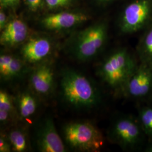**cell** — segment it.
I'll return each instance as SVG.
<instances>
[{
    "label": "cell",
    "mask_w": 152,
    "mask_h": 152,
    "mask_svg": "<svg viewBox=\"0 0 152 152\" xmlns=\"http://www.w3.org/2000/svg\"><path fill=\"white\" fill-rule=\"evenodd\" d=\"M60 86L62 98L73 108H94L102 100L101 94L95 84L81 73L71 68L61 72Z\"/></svg>",
    "instance_id": "cell-1"
},
{
    "label": "cell",
    "mask_w": 152,
    "mask_h": 152,
    "mask_svg": "<svg viewBox=\"0 0 152 152\" xmlns=\"http://www.w3.org/2000/svg\"><path fill=\"white\" fill-rule=\"evenodd\" d=\"M138 64L126 48H120L106 56L100 63L97 75L115 94L124 95L126 85Z\"/></svg>",
    "instance_id": "cell-2"
},
{
    "label": "cell",
    "mask_w": 152,
    "mask_h": 152,
    "mask_svg": "<svg viewBox=\"0 0 152 152\" xmlns=\"http://www.w3.org/2000/svg\"><path fill=\"white\" fill-rule=\"evenodd\" d=\"M108 36L106 22H98L80 31L71 45V54L80 61H88L95 58L103 50Z\"/></svg>",
    "instance_id": "cell-3"
},
{
    "label": "cell",
    "mask_w": 152,
    "mask_h": 152,
    "mask_svg": "<svg viewBox=\"0 0 152 152\" xmlns=\"http://www.w3.org/2000/svg\"><path fill=\"white\" fill-rule=\"evenodd\" d=\"M63 136L71 149L80 152H98L104 144L103 135L89 121H74L63 127Z\"/></svg>",
    "instance_id": "cell-4"
},
{
    "label": "cell",
    "mask_w": 152,
    "mask_h": 152,
    "mask_svg": "<svg viewBox=\"0 0 152 152\" xmlns=\"http://www.w3.org/2000/svg\"><path fill=\"white\" fill-rule=\"evenodd\" d=\"M108 137L109 141L124 150L134 151L141 147L147 137L137 118L122 115L110 125Z\"/></svg>",
    "instance_id": "cell-5"
},
{
    "label": "cell",
    "mask_w": 152,
    "mask_h": 152,
    "mask_svg": "<svg viewBox=\"0 0 152 152\" xmlns=\"http://www.w3.org/2000/svg\"><path fill=\"white\" fill-rule=\"evenodd\" d=\"M152 22V0H134L126 6L121 16L120 29L124 34L144 30Z\"/></svg>",
    "instance_id": "cell-6"
},
{
    "label": "cell",
    "mask_w": 152,
    "mask_h": 152,
    "mask_svg": "<svg viewBox=\"0 0 152 152\" xmlns=\"http://www.w3.org/2000/svg\"><path fill=\"white\" fill-rule=\"evenodd\" d=\"M124 95L138 102L152 98V66L139 62L126 85Z\"/></svg>",
    "instance_id": "cell-7"
},
{
    "label": "cell",
    "mask_w": 152,
    "mask_h": 152,
    "mask_svg": "<svg viewBox=\"0 0 152 152\" xmlns=\"http://www.w3.org/2000/svg\"><path fill=\"white\" fill-rule=\"evenodd\" d=\"M54 51V44L45 36H34L28 38L22 45L21 58L28 65L36 66L45 61Z\"/></svg>",
    "instance_id": "cell-8"
},
{
    "label": "cell",
    "mask_w": 152,
    "mask_h": 152,
    "mask_svg": "<svg viewBox=\"0 0 152 152\" xmlns=\"http://www.w3.org/2000/svg\"><path fill=\"white\" fill-rule=\"evenodd\" d=\"M55 83L54 68L49 61L34 66L31 72L29 86L37 96L47 97L51 95L54 90Z\"/></svg>",
    "instance_id": "cell-9"
},
{
    "label": "cell",
    "mask_w": 152,
    "mask_h": 152,
    "mask_svg": "<svg viewBox=\"0 0 152 152\" xmlns=\"http://www.w3.org/2000/svg\"><path fill=\"white\" fill-rule=\"evenodd\" d=\"M36 131V142L39 152H64V142L56 129L54 121L50 117L45 118Z\"/></svg>",
    "instance_id": "cell-10"
},
{
    "label": "cell",
    "mask_w": 152,
    "mask_h": 152,
    "mask_svg": "<svg viewBox=\"0 0 152 152\" xmlns=\"http://www.w3.org/2000/svg\"><path fill=\"white\" fill-rule=\"evenodd\" d=\"M88 19V15L83 12L60 11L44 16L40 24L47 30L61 32L76 27Z\"/></svg>",
    "instance_id": "cell-11"
},
{
    "label": "cell",
    "mask_w": 152,
    "mask_h": 152,
    "mask_svg": "<svg viewBox=\"0 0 152 152\" xmlns=\"http://www.w3.org/2000/svg\"><path fill=\"white\" fill-rule=\"evenodd\" d=\"M29 36L27 24L20 18L9 19L5 28L1 31L0 43L5 48H12L23 44Z\"/></svg>",
    "instance_id": "cell-12"
},
{
    "label": "cell",
    "mask_w": 152,
    "mask_h": 152,
    "mask_svg": "<svg viewBox=\"0 0 152 152\" xmlns=\"http://www.w3.org/2000/svg\"><path fill=\"white\" fill-rule=\"evenodd\" d=\"M29 65L15 55L1 54L0 56V76L5 81H11L20 78L27 72Z\"/></svg>",
    "instance_id": "cell-13"
},
{
    "label": "cell",
    "mask_w": 152,
    "mask_h": 152,
    "mask_svg": "<svg viewBox=\"0 0 152 152\" xmlns=\"http://www.w3.org/2000/svg\"><path fill=\"white\" fill-rule=\"evenodd\" d=\"M37 96L31 90L23 91L18 95L15 101L16 113L22 120H29L36 113L38 105Z\"/></svg>",
    "instance_id": "cell-14"
},
{
    "label": "cell",
    "mask_w": 152,
    "mask_h": 152,
    "mask_svg": "<svg viewBox=\"0 0 152 152\" xmlns=\"http://www.w3.org/2000/svg\"><path fill=\"white\" fill-rule=\"evenodd\" d=\"M144 31L136 47L140 63L152 66V22Z\"/></svg>",
    "instance_id": "cell-15"
},
{
    "label": "cell",
    "mask_w": 152,
    "mask_h": 152,
    "mask_svg": "<svg viewBox=\"0 0 152 152\" xmlns=\"http://www.w3.org/2000/svg\"><path fill=\"white\" fill-rule=\"evenodd\" d=\"M10 142L12 151L24 152L29 149L27 135L25 131L21 128H14L6 135Z\"/></svg>",
    "instance_id": "cell-16"
},
{
    "label": "cell",
    "mask_w": 152,
    "mask_h": 152,
    "mask_svg": "<svg viewBox=\"0 0 152 152\" xmlns=\"http://www.w3.org/2000/svg\"><path fill=\"white\" fill-rule=\"evenodd\" d=\"M137 119L147 137L148 142H152V107L143 105L138 109Z\"/></svg>",
    "instance_id": "cell-17"
},
{
    "label": "cell",
    "mask_w": 152,
    "mask_h": 152,
    "mask_svg": "<svg viewBox=\"0 0 152 152\" xmlns=\"http://www.w3.org/2000/svg\"><path fill=\"white\" fill-rule=\"evenodd\" d=\"M0 110L7 112L12 116L16 112L15 100L8 92L2 89L0 91Z\"/></svg>",
    "instance_id": "cell-18"
},
{
    "label": "cell",
    "mask_w": 152,
    "mask_h": 152,
    "mask_svg": "<svg viewBox=\"0 0 152 152\" xmlns=\"http://www.w3.org/2000/svg\"><path fill=\"white\" fill-rule=\"evenodd\" d=\"M76 0H45V6L51 11L66 9L72 5Z\"/></svg>",
    "instance_id": "cell-19"
},
{
    "label": "cell",
    "mask_w": 152,
    "mask_h": 152,
    "mask_svg": "<svg viewBox=\"0 0 152 152\" xmlns=\"http://www.w3.org/2000/svg\"><path fill=\"white\" fill-rule=\"evenodd\" d=\"M24 4L29 11L36 12L45 6V0H24Z\"/></svg>",
    "instance_id": "cell-20"
},
{
    "label": "cell",
    "mask_w": 152,
    "mask_h": 152,
    "mask_svg": "<svg viewBox=\"0 0 152 152\" xmlns=\"http://www.w3.org/2000/svg\"><path fill=\"white\" fill-rule=\"evenodd\" d=\"M12 147L6 136L1 135L0 137V152H11Z\"/></svg>",
    "instance_id": "cell-21"
},
{
    "label": "cell",
    "mask_w": 152,
    "mask_h": 152,
    "mask_svg": "<svg viewBox=\"0 0 152 152\" xmlns=\"http://www.w3.org/2000/svg\"><path fill=\"white\" fill-rule=\"evenodd\" d=\"M20 0H0L1 7L4 9H15Z\"/></svg>",
    "instance_id": "cell-22"
},
{
    "label": "cell",
    "mask_w": 152,
    "mask_h": 152,
    "mask_svg": "<svg viewBox=\"0 0 152 152\" xmlns=\"http://www.w3.org/2000/svg\"><path fill=\"white\" fill-rule=\"evenodd\" d=\"M9 19L6 14L4 8L1 7L0 10V31H2L7 25Z\"/></svg>",
    "instance_id": "cell-23"
},
{
    "label": "cell",
    "mask_w": 152,
    "mask_h": 152,
    "mask_svg": "<svg viewBox=\"0 0 152 152\" xmlns=\"http://www.w3.org/2000/svg\"><path fill=\"white\" fill-rule=\"evenodd\" d=\"M145 152H152V142H148V144L145 148Z\"/></svg>",
    "instance_id": "cell-24"
},
{
    "label": "cell",
    "mask_w": 152,
    "mask_h": 152,
    "mask_svg": "<svg viewBox=\"0 0 152 152\" xmlns=\"http://www.w3.org/2000/svg\"><path fill=\"white\" fill-rule=\"evenodd\" d=\"M99 1H101V2H108V1H110L111 0H98Z\"/></svg>",
    "instance_id": "cell-25"
}]
</instances>
